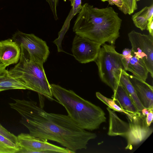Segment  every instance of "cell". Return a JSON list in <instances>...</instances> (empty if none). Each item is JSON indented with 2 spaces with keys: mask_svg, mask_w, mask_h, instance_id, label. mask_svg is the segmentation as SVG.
<instances>
[{
  "mask_svg": "<svg viewBox=\"0 0 153 153\" xmlns=\"http://www.w3.org/2000/svg\"><path fill=\"white\" fill-rule=\"evenodd\" d=\"M9 103L22 117V123L34 136L56 142L75 153L86 149L95 133L79 127L68 115L48 113L32 100L13 99Z\"/></svg>",
  "mask_w": 153,
  "mask_h": 153,
  "instance_id": "cell-1",
  "label": "cell"
},
{
  "mask_svg": "<svg viewBox=\"0 0 153 153\" xmlns=\"http://www.w3.org/2000/svg\"><path fill=\"white\" fill-rule=\"evenodd\" d=\"M78 14L73 28L76 34L102 45L115 44L122 20L112 7L99 8L85 3Z\"/></svg>",
  "mask_w": 153,
  "mask_h": 153,
  "instance_id": "cell-2",
  "label": "cell"
},
{
  "mask_svg": "<svg viewBox=\"0 0 153 153\" xmlns=\"http://www.w3.org/2000/svg\"><path fill=\"white\" fill-rule=\"evenodd\" d=\"M50 85L53 96L65 108L68 115L79 127L93 131L106 122L105 113L99 106L83 99L71 90L54 84Z\"/></svg>",
  "mask_w": 153,
  "mask_h": 153,
  "instance_id": "cell-3",
  "label": "cell"
},
{
  "mask_svg": "<svg viewBox=\"0 0 153 153\" xmlns=\"http://www.w3.org/2000/svg\"><path fill=\"white\" fill-rule=\"evenodd\" d=\"M19 60L8 71L10 74L30 90L53 100L51 85L46 76L43 64L31 59L22 46Z\"/></svg>",
  "mask_w": 153,
  "mask_h": 153,
  "instance_id": "cell-4",
  "label": "cell"
},
{
  "mask_svg": "<svg viewBox=\"0 0 153 153\" xmlns=\"http://www.w3.org/2000/svg\"><path fill=\"white\" fill-rule=\"evenodd\" d=\"M102 46L95 61L101 80L114 92L119 83L121 70L123 69L120 53L116 51L114 45L104 43Z\"/></svg>",
  "mask_w": 153,
  "mask_h": 153,
  "instance_id": "cell-5",
  "label": "cell"
},
{
  "mask_svg": "<svg viewBox=\"0 0 153 153\" xmlns=\"http://www.w3.org/2000/svg\"><path fill=\"white\" fill-rule=\"evenodd\" d=\"M20 47H22L32 59L43 64L50 53L46 42L33 34H27L20 31L15 33L12 39Z\"/></svg>",
  "mask_w": 153,
  "mask_h": 153,
  "instance_id": "cell-6",
  "label": "cell"
},
{
  "mask_svg": "<svg viewBox=\"0 0 153 153\" xmlns=\"http://www.w3.org/2000/svg\"><path fill=\"white\" fill-rule=\"evenodd\" d=\"M131 46V51L144 63L153 77V36L132 30L128 34Z\"/></svg>",
  "mask_w": 153,
  "mask_h": 153,
  "instance_id": "cell-7",
  "label": "cell"
},
{
  "mask_svg": "<svg viewBox=\"0 0 153 153\" xmlns=\"http://www.w3.org/2000/svg\"><path fill=\"white\" fill-rule=\"evenodd\" d=\"M20 149L18 153H74L66 148L51 143L48 140L33 136L30 134L21 133L17 136Z\"/></svg>",
  "mask_w": 153,
  "mask_h": 153,
  "instance_id": "cell-8",
  "label": "cell"
},
{
  "mask_svg": "<svg viewBox=\"0 0 153 153\" xmlns=\"http://www.w3.org/2000/svg\"><path fill=\"white\" fill-rule=\"evenodd\" d=\"M102 45L76 34L73 39L71 51L77 60L81 63L85 64L96 60Z\"/></svg>",
  "mask_w": 153,
  "mask_h": 153,
  "instance_id": "cell-9",
  "label": "cell"
},
{
  "mask_svg": "<svg viewBox=\"0 0 153 153\" xmlns=\"http://www.w3.org/2000/svg\"><path fill=\"white\" fill-rule=\"evenodd\" d=\"M128 131L125 137L127 140L125 149L131 150L133 147L141 143L147 139L153 131L146 123V116L140 113L134 115L131 121L128 120Z\"/></svg>",
  "mask_w": 153,
  "mask_h": 153,
  "instance_id": "cell-10",
  "label": "cell"
},
{
  "mask_svg": "<svg viewBox=\"0 0 153 153\" xmlns=\"http://www.w3.org/2000/svg\"><path fill=\"white\" fill-rule=\"evenodd\" d=\"M120 56L123 69L131 72L133 75L144 81L149 72L143 61L138 58L131 49H124Z\"/></svg>",
  "mask_w": 153,
  "mask_h": 153,
  "instance_id": "cell-11",
  "label": "cell"
},
{
  "mask_svg": "<svg viewBox=\"0 0 153 153\" xmlns=\"http://www.w3.org/2000/svg\"><path fill=\"white\" fill-rule=\"evenodd\" d=\"M129 78L143 106L145 108L153 109V87L133 75H129Z\"/></svg>",
  "mask_w": 153,
  "mask_h": 153,
  "instance_id": "cell-12",
  "label": "cell"
},
{
  "mask_svg": "<svg viewBox=\"0 0 153 153\" xmlns=\"http://www.w3.org/2000/svg\"><path fill=\"white\" fill-rule=\"evenodd\" d=\"M0 61L6 67L17 63L20 59L21 48L12 39L0 41Z\"/></svg>",
  "mask_w": 153,
  "mask_h": 153,
  "instance_id": "cell-13",
  "label": "cell"
},
{
  "mask_svg": "<svg viewBox=\"0 0 153 153\" xmlns=\"http://www.w3.org/2000/svg\"><path fill=\"white\" fill-rule=\"evenodd\" d=\"M113 92V99L123 110L134 115L141 113L120 81L116 90Z\"/></svg>",
  "mask_w": 153,
  "mask_h": 153,
  "instance_id": "cell-14",
  "label": "cell"
},
{
  "mask_svg": "<svg viewBox=\"0 0 153 153\" xmlns=\"http://www.w3.org/2000/svg\"><path fill=\"white\" fill-rule=\"evenodd\" d=\"M106 108L109 115L108 135L111 136H120L125 137L129 128V123L120 119L114 111L108 107Z\"/></svg>",
  "mask_w": 153,
  "mask_h": 153,
  "instance_id": "cell-15",
  "label": "cell"
},
{
  "mask_svg": "<svg viewBox=\"0 0 153 153\" xmlns=\"http://www.w3.org/2000/svg\"><path fill=\"white\" fill-rule=\"evenodd\" d=\"M0 61V92L10 89H28L27 87L12 76Z\"/></svg>",
  "mask_w": 153,
  "mask_h": 153,
  "instance_id": "cell-16",
  "label": "cell"
},
{
  "mask_svg": "<svg viewBox=\"0 0 153 153\" xmlns=\"http://www.w3.org/2000/svg\"><path fill=\"white\" fill-rule=\"evenodd\" d=\"M129 74L124 69H122L120 75L119 81L130 97L138 111H141L144 108L140 102L135 88L129 78Z\"/></svg>",
  "mask_w": 153,
  "mask_h": 153,
  "instance_id": "cell-17",
  "label": "cell"
},
{
  "mask_svg": "<svg viewBox=\"0 0 153 153\" xmlns=\"http://www.w3.org/2000/svg\"><path fill=\"white\" fill-rule=\"evenodd\" d=\"M153 16V4L146 6L132 16V19L136 27L142 31L146 27L149 19Z\"/></svg>",
  "mask_w": 153,
  "mask_h": 153,
  "instance_id": "cell-18",
  "label": "cell"
},
{
  "mask_svg": "<svg viewBox=\"0 0 153 153\" xmlns=\"http://www.w3.org/2000/svg\"><path fill=\"white\" fill-rule=\"evenodd\" d=\"M96 95L97 98L107 105L108 107L115 111L123 113L127 115L128 120L130 121L131 120L134 114H130L123 110L117 105L113 99L108 98L98 92H96Z\"/></svg>",
  "mask_w": 153,
  "mask_h": 153,
  "instance_id": "cell-19",
  "label": "cell"
},
{
  "mask_svg": "<svg viewBox=\"0 0 153 153\" xmlns=\"http://www.w3.org/2000/svg\"><path fill=\"white\" fill-rule=\"evenodd\" d=\"M20 146L0 134V153H18Z\"/></svg>",
  "mask_w": 153,
  "mask_h": 153,
  "instance_id": "cell-20",
  "label": "cell"
},
{
  "mask_svg": "<svg viewBox=\"0 0 153 153\" xmlns=\"http://www.w3.org/2000/svg\"><path fill=\"white\" fill-rule=\"evenodd\" d=\"M70 21V20L66 19L61 29L58 33V37L53 42L57 46L58 51L59 52H65L62 48V42L65 33L69 29Z\"/></svg>",
  "mask_w": 153,
  "mask_h": 153,
  "instance_id": "cell-21",
  "label": "cell"
},
{
  "mask_svg": "<svg viewBox=\"0 0 153 153\" xmlns=\"http://www.w3.org/2000/svg\"><path fill=\"white\" fill-rule=\"evenodd\" d=\"M126 10V14L131 15L137 10L136 0H123Z\"/></svg>",
  "mask_w": 153,
  "mask_h": 153,
  "instance_id": "cell-22",
  "label": "cell"
},
{
  "mask_svg": "<svg viewBox=\"0 0 153 153\" xmlns=\"http://www.w3.org/2000/svg\"><path fill=\"white\" fill-rule=\"evenodd\" d=\"M0 134L3 136L14 143L19 145L17 136L7 131L0 124Z\"/></svg>",
  "mask_w": 153,
  "mask_h": 153,
  "instance_id": "cell-23",
  "label": "cell"
},
{
  "mask_svg": "<svg viewBox=\"0 0 153 153\" xmlns=\"http://www.w3.org/2000/svg\"><path fill=\"white\" fill-rule=\"evenodd\" d=\"M109 4L111 5H115L119 10L124 14H127L126 9L123 0H108Z\"/></svg>",
  "mask_w": 153,
  "mask_h": 153,
  "instance_id": "cell-24",
  "label": "cell"
},
{
  "mask_svg": "<svg viewBox=\"0 0 153 153\" xmlns=\"http://www.w3.org/2000/svg\"><path fill=\"white\" fill-rule=\"evenodd\" d=\"M49 4L53 14L56 15L57 14V7L58 4V0H46Z\"/></svg>",
  "mask_w": 153,
  "mask_h": 153,
  "instance_id": "cell-25",
  "label": "cell"
},
{
  "mask_svg": "<svg viewBox=\"0 0 153 153\" xmlns=\"http://www.w3.org/2000/svg\"><path fill=\"white\" fill-rule=\"evenodd\" d=\"M146 27L149 34L153 36V16H151L148 20Z\"/></svg>",
  "mask_w": 153,
  "mask_h": 153,
  "instance_id": "cell-26",
  "label": "cell"
},
{
  "mask_svg": "<svg viewBox=\"0 0 153 153\" xmlns=\"http://www.w3.org/2000/svg\"><path fill=\"white\" fill-rule=\"evenodd\" d=\"M153 109H151L149 113L146 116V124L150 126L152 123L153 118Z\"/></svg>",
  "mask_w": 153,
  "mask_h": 153,
  "instance_id": "cell-27",
  "label": "cell"
},
{
  "mask_svg": "<svg viewBox=\"0 0 153 153\" xmlns=\"http://www.w3.org/2000/svg\"><path fill=\"white\" fill-rule=\"evenodd\" d=\"M151 109H148L145 108H143L141 111V113L143 115L146 116L149 113Z\"/></svg>",
  "mask_w": 153,
  "mask_h": 153,
  "instance_id": "cell-28",
  "label": "cell"
},
{
  "mask_svg": "<svg viewBox=\"0 0 153 153\" xmlns=\"http://www.w3.org/2000/svg\"><path fill=\"white\" fill-rule=\"evenodd\" d=\"M101 0L103 2H105V1H108V0Z\"/></svg>",
  "mask_w": 153,
  "mask_h": 153,
  "instance_id": "cell-29",
  "label": "cell"
},
{
  "mask_svg": "<svg viewBox=\"0 0 153 153\" xmlns=\"http://www.w3.org/2000/svg\"><path fill=\"white\" fill-rule=\"evenodd\" d=\"M140 0H136L137 2V1H140Z\"/></svg>",
  "mask_w": 153,
  "mask_h": 153,
  "instance_id": "cell-30",
  "label": "cell"
},
{
  "mask_svg": "<svg viewBox=\"0 0 153 153\" xmlns=\"http://www.w3.org/2000/svg\"><path fill=\"white\" fill-rule=\"evenodd\" d=\"M0 45H1V42L0 41Z\"/></svg>",
  "mask_w": 153,
  "mask_h": 153,
  "instance_id": "cell-31",
  "label": "cell"
}]
</instances>
